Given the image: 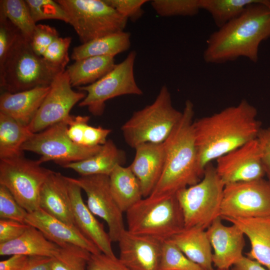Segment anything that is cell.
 Returning a JSON list of instances; mask_svg holds the SVG:
<instances>
[{
  "label": "cell",
  "instance_id": "8d00e7d4",
  "mask_svg": "<svg viewBox=\"0 0 270 270\" xmlns=\"http://www.w3.org/2000/svg\"><path fill=\"white\" fill-rule=\"evenodd\" d=\"M28 212L16 200L8 190L0 185V218L26 223Z\"/></svg>",
  "mask_w": 270,
  "mask_h": 270
},
{
  "label": "cell",
  "instance_id": "b9f144b4",
  "mask_svg": "<svg viewBox=\"0 0 270 270\" xmlns=\"http://www.w3.org/2000/svg\"><path fill=\"white\" fill-rule=\"evenodd\" d=\"M87 270H129L116 256L111 257L103 253L92 254Z\"/></svg>",
  "mask_w": 270,
  "mask_h": 270
},
{
  "label": "cell",
  "instance_id": "e575fe53",
  "mask_svg": "<svg viewBox=\"0 0 270 270\" xmlns=\"http://www.w3.org/2000/svg\"><path fill=\"white\" fill-rule=\"evenodd\" d=\"M150 4L161 16H193L201 10L200 0H154Z\"/></svg>",
  "mask_w": 270,
  "mask_h": 270
},
{
  "label": "cell",
  "instance_id": "52a82bcc",
  "mask_svg": "<svg viewBox=\"0 0 270 270\" xmlns=\"http://www.w3.org/2000/svg\"><path fill=\"white\" fill-rule=\"evenodd\" d=\"M224 186L215 166L210 163L206 166L198 182L176 193L184 228L206 230L216 219L220 217Z\"/></svg>",
  "mask_w": 270,
  "mask_h": 270
},
{
  "label": "cell",
  "instance_id": "8992f818",
  "mask_svg": "<svg viewBox=\"0 0 270 270\" xmlns=\"http://www.w3.org/2000/svg\"><path fill=\"white\" fill-rule=\"evenodd\" d=\"M127 230L163 241L184 228L176 194L158 198H142L126 212Z\"/></svg>",
  "mask_w": 270,
  "mask_h": 270
},
{
  "label": "cell",
  "instance_id": "277c9868",
  "mask_svg": "<svg viewBox=\"0 0 270 270\" xmlns=\"http://www.w3.org/2000/svg\"><path fill=\"white\" fill-rule=\"evenodd\" d=\"M64 71L36 54L20 32L0 64V86L10 93L50 86Z\"/></svg>",
  "mask_w": 270,
  "mask_h": 270
},
{
  "label": "cell",
  "instance_id": "2e32d148",
  "mask_svg": "<svg viewBox=\"0 0 270 270\" xmlns=\"http://www.w3.org/2000/svg\"><path fill=\"white\" fill-rule=\"evenodd\" d=\"M118 242V259L129 270H159L162 240L126 230Z\"/></svg>",
  "mask_w": 270,
  "mask_h": 270
},
{
  "label": "cell",
  "instance_id": "d4e9b609",
  "mask_svg": "<svg viewBox=\"0 0 270 270\" xmlns=\"http://www.w3.org/2000/svg\"><path fill=\"white\" fill-rule=\"evenodd\" d=\"M126 160L125 153L119 149L114 142L108 140L100 150L92 156L62 166L71 169L80 176L103 174L110 176L119 165Z\"/></svg>",
  "mask_w": 270,
  "mask_h": 270
},
{
  "label": "cell",
  "instance_id": "1f68e13d",
  "mask_svg": "<svg viewBox=\"0 0 270 270\" xmlns=\"http://www.w3.org/2000/svg\"><path fill=\"white\" fill-rule=\"evenodd\" d=\"M0 12L6 16L30 42L36 24L26 0H1Z\"/></svg>",
  "mask_w": 270,
  "mask_h": 270
},
{
  "label": "cell",
  "instance_id": "4316f807",
  "mask_svg": "<svg viewBox=\"0 0 270 270\" xmlns=\"http://www.w3.org/2000/svg\"><path fill=\"white\" fill-rule=\"evenodd\" d=\"M109 182L112 194L123 212L144 198L140 183L129 166H118L109 176Z\"/></svg>",
  "mask_w": 270,
  "mask_h": 270
},
{
  "label": "cell",
  "instance_id": "7c38bea8",
  "mask_svg": "<svg viewBox=\"0 0 270 270\" xmlns=\"http://www.w3.org/2000/svg\"><path fill=\"white\" fill-rule=\"evenodd\" d=\"M270 216V184L268 180L238 182L224 186L220 217Z\"/></svg>",
  "mask_w": 270,
  "mask_h": 270
},
{
  "label": "cell",
  "instance_id": "74e56055",
  "mask_svg": "<svg viewBox=\"0 0 270 270\" xmlns=\"http://www.w3.org/2000/svg\"><path fill=\"white\" fill-rule=\"evenodd\" d=\"M71 40L70 37L58 38L48 48L42 57L49 63L65 69L70 60L68 50Z\"/></svg>",
  "mask_w": 270,
  "mask_h": 270
},
{
  "label": "cell",
  "instance_id": "836d02e7",
  "mask_svg": "<svg viewBox=\"0 0 270 270\" xmlns=\"http://www.w3.org/2000/svg\"><path fill=\"white\" fill-rule=\"evenodd\" d=\"M159 270H204L170 240L162 241Z\"/></svg>",
  "mask_w": 270,
  "mask_h": 270
},
{
  "label": "cell",
  "instance_id": "4fadbf2b",
  "mask_svg": "<svg viewBox=\"0 0 270 270\" xmlns=\"http://www.w3.org/2000/svg\"><path fill=\"white\" fill-rule=\"evenodd\" d=\"M69 178L86 193V205L92 212L106 222L112 242H118L126 229L123 212L110 192L109 176L97 174Z\"/></svg>",
  "mask_w": 270,
  "mask_h": 270
},
{
  "label": "cell",
  "instance_id": "83f0119b",
  "mask_svg": "<svg viewBox=\"0 0 270 270\" xmlns=\"http://www.w3.org/2000/svg\"><path fill=\"white\" fill-rule=\"evenodd\" d=\"M131 44L130 34L122 31L104 36L75 47L71 58L75 61L96 56L116 55L128 50Z\"/></svg>",
  "mask_w": 270,
  "mask_h": 270
},
{
  "label": "cell",
  "instance_id": "7402d4cb",
  "mask_svg": "<svg viewBox=\"0 0 270 270\" xmlns=\"http://www.w3.org/2000/svg\"><path fill=\"white\" fill-rule=\"evenodd\" d=\"M50 86H38L16 93L4 92L0 96V112L28 126L48 94Z\"/></svg>",
  "mask_w": 270,
  "mask_h": 270
},
{
  "label": "cell",
  "instance_id": "f1b7e54d",
  "mask_svg": "<svg viewBox=\"0 0 270 270\" xmlns=\"http://www.w3.org/2000/svg\"><path fill=\"white\" fill-rule=\"evenodd\" d=\"M114 57L96 56L75 61L66 70L72 87L90 84L107 74L116 66Z\"/></svg>",
  "mask_w": 270,
  "mask_h": 270
},
{
  "label": "cell",
  "instance_id": "e0dca14e",
  "mask_svg": "<svg viewBox=\"0 0 270 270\" xmlns=\"http://www.w3.org/2000/svg\"><path fill=\"white\" fill-rule=\"evenodd\" d=\"M222 219H216L206 232L213 250V265L216 269L230 270L244 256V234L235 224H223Z\"/></svg>",
  "mask_w": 270,
  "mask_h": 270
},
{
  "label": "cell",
  "instance_id": "ac0fdd59",
  "mask_svg": "<svg viewBox=\"0 0 270 270\" xmlns=\"http://www.w3.org/2000/svg\"><path fill=\"white\" fill-rule=\"evenodd\" d=\"M26 223L38 230L48 240L58 246L72 244L92 254L102 253L75 225L67 224L40 208L28 213Z\"/></svg>",
  "mask_w": 270,
  "mask_h": 270
},
{
  "label": "cell",
  "instance_id": "7bdbcfd3",
  "mask_svg": "<svg viewBox=\"0 0 270 270\" xmlns=\"http://www.w3.org/2000/svg\"><path fill=\"white\" fill-rule=\"evenodd\" d=\"M112 130L102 126H93L86 124L82 132V146L93 147L104 144Z\"/></svg>",
  "mask_w": 270,
  "mask_h": 270
},
{
  "label": "cell",
  "instance_id": "ab89813d",
  "mask_svg": "<svg viewBox=\"0 0 270 270\" xmlns=\"http://www.w3.org/2000/svg\"><path fill=\"white\" fill-rule=\"evenodd\" d=\"M110 6L115 9L122 16L136 22L144 14L142 6L147 0H104Z\"/></svg>",
  "mask_w": 270,
  "mask_h": 270
},
{
  "label": "cell",
  "instance_id": "ba28073f",
  "mask_svg": "<svg viewBox=\"0 0 270 270\" xmlns=\"http://www.w3.org/2000/svg\"><path fill=\"white\" fill-rule=\"evenodd\" d=\"M82 44L124 31L128 20L104 0H57Z\"/></svg>",
  "mask_w": 270,
  "mask_h": 270
},
{
  "label": "cell",
  "instance_id": "44dd1931",
  "mask_svg": "<svg viewBox=\"0 0 270 270\" xmlns=\"http://www.w3.org/2000/svg\"><path fill=\"white\" fill-rule=\"evenodd\" d=\"M38 205L52 216L75 225L66 176L53 171L41 188Z\"/></svg>",
  "mask_w": 270,
  "mask_h": 270
},
{
  "label": "cell",
  "instance_id": "7a4b0ae2",
  "mask_svg": "<svg viewBox=\"0 0 270 270\" xmlns=\"http://www.w3.org/2000/svg\"><path fill=\"white\" fill-rule=\"evenodd\" d=\"M269 38L270 10L264 0H258L248 5L240 16L210 34L203 58L206 63L212 64L234 61L240 57L256 62L260 44Z\"/></svg>",
  "mask_w": 270,
  "mask_h": 270
},
{
  "label": "cell",
  "instance_id": "8fae6325",
  "mask_svg": "<svg viewBox=\"0 0 270 270\" xmlns=\"http://www.w3.org/2000/svg\"><path fill=\"white\" fill-rule=\"evenodd\" d=\"M68 118L34 133L23 144L22 150L40 155L38 160L40 164L53 161L62 166L86 159L98 152L102 146H83L69 138L67 134Z\"/></svg>",
  "mask_w": 270,
  "mask_h": 270
},
{
  "label": "cell",
  "instance_id": "4dcf8cb0",
  "mask_svg": "<svg viewBox=\"0 0 270 270\" xmlns=\"http://www.w3.org/2000/svg\"><path fill=\"white\" fill-rule=\"evenodd\" d=\"M258 0H200L201 10L208 12L218 28L240 16L248 5Z\"/></svg>",
  "mask_w": 270,
  "mask_h": 270
},
{
  "label": "cell",
  "instance_id": "5bb4252c",
  "mask_svg": "<svg viewBox=\"0 0 270 270\" xmlns=\"http://www.w3.org/2000/svg\"><path fill=\"white\" fill-rule=\"evenodd\" d=\"M86 96L84 92L72 89L65 70L51 84L48 94L28 126L29 128L33 133H37L68 118L72 108Z\"/></svg>",
  "mask_w": 270,
  "mask_h": 270
},
{
  "label": "cell",
  "instance_id": "603a6c76",
  "mask_svg": "<svg viewBox=\"0 0 270 270\" xmlns=\"http://www.w3.org/2000/svg\"><path fill=\"white\" fill-rule=\"evenodd\" d=\"M222 219L236 225L248 238L251 247L247 256L270 270V216Z\"/></svg>",
  "mask_w": 270,
  "mask_h": 270
},
{
  "label": "cell",
  "instance_id": "cb8c5ba5",
  "mask_svg": "<svg viewBox=\"0 0 270 270\" xmlns=\"http://www.w3.org/2000/svg\"><path fill=\"white\" fill-rule=\"evenodd\" d=\"M169 240L204 270H214L212 248L206 230L197 227L184 228Z\"/></svg>",
  "mask_w": 270,
  "mask_h": 270
},
{
  "label": "cell",
  "instance_id": "30bf717a",
  "mask_svg": "<svg viewBox=\"0 0 270 270\" xmlns=\"http://www.w3.org/2000/svg\"><path fill=\"white\" fill-rule=\"evenodd\" d=\"M136 52L131 51L122 62L96 82L77 88L86 92V97L78 106H86L94 116H102L104 110L105 102L114 98L124 95L143 94L137 84L134 75V64Z\"/></svg>",
  "mask_w": 270,
  "mask_h": 270
},
{
  "label": "cell",
  "instance_id": "6da1fadb",
  "mask_svg": "<svg viewBox=\"0 0 270 270\" xmlns=\"http://www.w3.org/2000/svg\"><path fill=\"white\" fill-rule=\"evenodd\" d=\"M257 114L256 108L243 99L236 105L194 121L202 169L204 170L212 161L258 137L262 128Z\"/></svg>",
  "mask_w": 270,
  "mask_h": 270
},
{
  "label": "cell",
  "instance_id": "9c48e42d",
  "mask_svg": "<svg viewBox=\"0 0 270 270\" xmlns=\"http://www.w3.org/2000/svg\"><path fill=\"white\" fill-rule=\"evenodd\" d=\"M24 155L0 159V185L6 188L28 213L39 208L41 188L53 171Z\"/></svg>",
  "mask_w": 270,
  "mask_h": 270
},
{
  "label": "cell",
  "instance_id": "f35d334b",
  "mask_svg": "<svg viewBox=\"0 0 270 270\" xmlns=\"http://www.w3.org/2000/svg\"><path fill=\"white\" fill-rule=\"evenodd\" d=\"M58 37V32L54 28L38 24L36 25L30 44L34 52L42 56L48 48Z\"/></svg>",
  "mask_w": 270,
  "mask_h": 270
},
{
  "label": "cell",
  "instance_id": "484cf974",
  "mask_svg": "<svg viewBox=\"0 0 270 270\" xmlns=\"http://www.w3.org/2000/svg\"><path fill=\"white\" fill-rule=\"evenodd\" d=\"M60 246L48 240L38 230L30 226L17 238L0 244V255L54 257Z\"/></svg>",
  "mask_w": 270,
  "mask_h": 270
},
{
  "label": "cell",
  "instance_id": "5b68a950",
  "mask_svg": "<svg viewBox=\"0 0 270 270\" xmlns=\"http://www.w3.org/2000/svg\"><path fill=\"white\" fill-rule=\"evenodd\" d=\"M182 112L175 108L166 86L160 88L155 100L134 112L121 127L126 142L135 148L144 143H162L180 121Z\"/></svg>",
  "mask_w": 270,
  "mask_h": 270
},
{
  "label": "cell",
  "instance_id": "7dc6e473",
  "mask_svg": "<svg viewBox=\"0 0 270 270\" xmlns=\"http://www.w3.org/2000/svg\"><path fill=\"white\" fill-rule=\"evenodd\" d=\"M52 258L43 256H29L24 270H52Z\"/></svg>",
  "mask_w": 270,
  "mask_h": 270
},
{
  "label": "cell",
  "instance_id": "816d5d0a",
  "mask_svg": "<svg viewBox=\"0 0 270 270\" xmlns=\"http://www.w3.org/2000/svg\"><path fill=\"white\" fill-rule=\"evenodd\" d=\"M214 270H218V269H216Z\"/></svg>",
  "mask_w": 270,
  "mask_h": 270
},
{
  "label": "cell",
  "instance_id": "60d3db41",
  "mask_svg": "<svg viewBox=\"0 0 270 270\" xmlns=\"http://www.w3.org/2000/svg\"><path fill=\"white\" fill-rule=\"evenodd\" d=\"M20 32L6 16L0 12V64L4 60Z\"/></svg>",
  "mask_w": 270,
  "mask_h": 270
},
{
  "label": "cell",
  "instance_id": "f907efd6",
  "mask_svg": "<svg viewBox=\"0 0 270 270\" xmlns=\"http://www.w3.org/2000/svg\"><path fill=\"white\" fill-rule=\"evenodd\" d=\"M268 130L269 135H270V128L268 129Z\"/></svg>",
  "mask_w": 270,
  "mask_h": 270
},
{
  "label": "cell",
  "instance_id": "d6a6232c",
  "mask_svg": "<svg viewBox=\"0 0 270 270\" xmlns=\"http://www.w3.org/2000/svg\"><path fill=\"white\" fill-rule=\"evenodd\" d=\"M59 246L58 253L52 258V270H87L91 253L72 244Z\"/></svg>",
  "mask_w": 270,
  "mask_h": 270
},
{
  "label": "cell",
  "instance_id": "d6986e66",
  "mask_svg": "<svg viewBox=\"0 0 270 270\" xmlns=\"http://www.w3.org/2000/svg\"><path fill=\"white\" fill-rule=\"evenodd\" d=\"M75 226L100 251L110 256H116L112 241L104 225L95 217L84 202L80 188L66 176Z\"/></svg>",
  "mask_w": 270,
  "mask_h": 270
},
{
  "label": "cell",
  "instance_id": "3957f363",
  "mask_svg": "<svg viewBox=\"0 0 270 270\" xmlns=\"http://www.w3.org/2000/svg\"><path fill=\"white\" fill-rule=\"evenodd\" d=\"M182 116L164 142V166L160 180L149 197L158 198L176 194L202 178L204 171L198 158L193 128L194 108L187 100Z\"/></svg>",
  "mask_w": 270,
  "mask_h": 270
},
{
  "label": "cell",
  "instance_id": "c3c4849f",
  "mask_svg": "<svg viewBox=\"0 0 270 270\" xmlns=\"http://www.w3.org/2000/svg\"><path fill=\"white\" fill-rule=\"evenodd\" d=\"M232 270H268L255 260L243 256L232 266Z\"/></svg>",
  "mask_w": 270,
  "mask_h": 270
},
{
  "label": "cell",
  "instance_id": "d590c367",
  "mask_svg": "<svg viewBox=\"0 0 270 270\" xmlns=\"http://www.w3.org/2000/svg\"><path fill=\"white\" fill-rule=\"evenodd\" d=\"M32 17L38 21L56 19L68 23V16L62 7L52 0H26Z\"/></svg>",
  "mask_w": 270,
  "mask_h": 270
},
{
  "label": "cell",
  "instance_id": "681fc988",
  "mask_svg": "<svg viewBox=\"0 0 270 270\" xmlns=\"http://www.w3.org/2000/svg\"><path fill=\"white\" fill-rule=\"evenodd\" d=\"M264 3L270 10V0H264Z\"/></svg>",
  "mask_w": 270,
  "mask_h": 270
},
{
  "label": "cell",
  "instance_id": "ee69618b",
  "mask_svg": "<svg viewBox=\"0 0 270 270\" xmlns=\"http://www.w3.org/2000/svg\"><path fill=\"white\" fill-rule=\"evenodd\" d=\"M30 226L26 223L8 219L0 220V244L13 240L20 236Z\"/></svg>",
  "mask_w": 270,
  "mask_h": 270
},
{
  "label": "cell",
  "instance_id": "9a60e30c",
  "mask_svg": "<svg viewBox=\"0 0 270 270\" xmlns=\"http://www.w3.org/2000/svg\"><path fill=\"white\" fill-rule=\"evenodd\" d=\"M216 172L224 185L264 178L266 172L258 138L216 160Z\"/></svg>",
  "mask_w": 270,
  "mask_h": 270
},
{
  "label": "cell",
  "instance_id": "ffe728a7",
  "mask_svg": "<svg viewBox=\"0 0 270 270\" xmlns=\"http://www.w3.org/2000/svg\"><path fill=\"white\" fill-rule=\"evenodd\" d=\"M134 149L135 156L129 167L138 179L144 198L151 194L162 172L165 158L164 143H144Z\"/></svg>",
  "mask_w": 270,
  "mask_h": 270
},
{
  "label": "cell",
  "instance_id": "f6af8a7d",
  "mask_svg": "<svg viewBox=\"0 0 270 270\" xmlns=\"http://www.w3.org/2000/svg\"><path fill=\"white\" fill-rule=\"evenodd\" d=\"M262 151V161L266 176L270 184V136L268 129H262L258 136Z\"/></svg>",
  "mask_w": 270,
  "mask_h": 270
},
{
  "label": "cell",
  "instance_id": "f546056e",
  "mask_svg": "<svg viewBox=\"0 0 270 270\" xmlns=\"http://www.w3.org/2000/svg\"><path fill=\"white\" fill-rule=\"evenodd\" d=\"M34 134L28 126L0 112V159L23 154L22 147Z\"/></svg>",
  "mask_w": 270,
  "mask_h": 270
},
{
  "label": "cell",
  "instance_id": "bcb514c9",
  "mask_svg": "<svg viewBox=\"0 0 270 270\" xmlns=\"http://www.w3.org/2000/svg\"><path fill=\"white\" fill-rule=\"evenodd\" d=\"M29 256L24 255H12L8 258L0 262V270H24Z\"/></svg>",
  "mask_w": 270,
  "mask_h": 270
}]
</instances>
